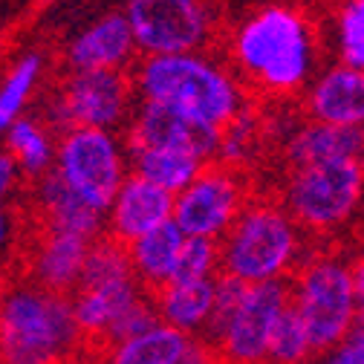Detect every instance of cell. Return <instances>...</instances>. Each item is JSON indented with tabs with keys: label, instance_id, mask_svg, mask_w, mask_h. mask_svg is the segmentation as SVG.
<instances>
[{
	"label": "cell",
	"instance_id": "7c38bea8",
	"mask_svg": "<svg viewBox=\"0 0 364 364\" xmlns=\"http://www.w3.org/2000/svg\"><path fill=\"white\" fill-rule=\"evenodd\" d=\"M292 304L289 281L249 284L220 333L211 338L225 364H266L269 341Z\"/></svg>",
	"mask_w": 364,
	"mask_h": 364
},
{
	"label": "cell",
	"instance_id": "8fae6325",
	"mask_svg": "<svg viewBox=\"0 0 364 364\" xmlns=\"http://www.w3.org/2000/svg\"><path fill=\"white\" fill-rule=\"evenodd\" d=\"M252 197V182L243 168L208 162L191 186L176 194L173 220L186 237L223 240Z\"/></svg>",
	"mask_w": 364,
	"mask_h": 364
},
{
	"label": "cell",
	"instance_id": "6da1fadb",
	"mask_svg": "<svg viewBox=\"0 0 364 364\" xmlns=\"http://www.w3.org/2000/svg\"><path fill=\"white\" fill-rule=\"evenodd\" d=\"M223 58L257 99L287 102L321 70L324 43L309 12L289 0L266 4L243 15L220 38Z\"/></svg>",
	"mask_w": 364,
	"mask_h": 364
},
{
	"label": "cell",
	"instance_id": "4fadbf2b",
	"mask_svg": "<svg viewBox=\"0 0 364 364\" xmlns=\"http://www.w3.org/2000/svg\"><path fill=\"white\" fill-rule=\"evenodd\" d=\"M220 136H223L220 130H208L165 105L139 102L124 127V145L127 151L179 148V151H194L208 162H214L220 151Z\"/></svg>",
	"mask_w": 364,
	"mask_h": 364
},
{
	"label": "cell",
	"instance_id": "7402d4cb",
	"mask_svg": "<svg viewBox=\"0 0 364 364\" xmlns=\"http://www.w3.org/2000/svg\"><path fill=\"white\" fill-rule=\"evenodd\" d=\"M55 148H58V136L41 119L21 116L6 130V154H12L15 162L21 165L26 176L23 182L41 179L43 173H50L55 168Z\"/></svg>",
	"mask_w": 364,
	"mask_h": 364
},
{
	"label": "cell",
	"instance_id": "e0dca14e",
	"mask_svg": "<svg viewBox=\"0 0 364 364\" xmlns=\"http://www.w3.org/2000/svg\"><path fill=\"white\" fill-rule=\"evenodd\" d=\"M327 159H364V127H333L306 119L284 136V168Z\"/></svg>",
	"mask_w": 364,
	"mask_h": 364
},
{
	"label": "cell",
	"instance_id": "cb8c5ba5",
	"mask_svg": "<svg viewBox=\"0 0 364 364\" xmlns=\"http://www.w3.org/2000/svg\"><path fill=\"white\" fill-rule=\"evenodd\" d=\"M41 55L29 53L12 64V70L0 81V133H6L29 105L35 87L41 81Z\"/></svg>",
	"mask_w": 364,
	"mask_h": 364
},
{
	"label": "cell",
	"instance_id": "1f68e13d",
	"mask_svg": "<svg viewBox=\"0 0 364 364\" xmlns=\"http://www.w3.org/2000/svg\"><path fill=\"white\" fill-rule=\"evenodd\" d=\"M324 364H327V361H324Z\"/></svg>",
	"mask_w": 364,
	"mask_h": 364
},
{
	"label": "cell",
	"instance_id": "ac0fdd59",
	"mask_svg": "<svg viewBox=\"0 0 364 364\" xmlns=\"http://www.w3.org/2000/svg\"><path fill=\"white\" fill-rule=\"evenodd\" d=\"M217 278L186 281V284L171 281L162 289L151 292L154 306L159 312V321L188 336H205L211 315H214V304H217Z\"/></svg>",
	"mask_w": 364,
	"mask_h": 364
},
{
	"label": "cell",
	"instance_id": "3957f363",
	"mask_svg": "<svg viewBox=\"0 0 364 364\" xmlns=\"http://www.w3.org/2000/svg\"><path fill=\"white\" fill-rule=\"evenodd\" d=\"M84 336L70 295L18 272L0 275V364H81Z\"/></svg>",
	"mask_w": 364,
	"mask_h": 364
},
{
	"label": "cell",
	"instance_id": "d6986e66",
	"mask_svg": "<svg viewBox=\"0 0 364 364\" xmlns=\"http://www.w3.org/2000/svg\"><path fill=\"white\" fill-rule=\"evenodd\" d=\"M191 338L194 336L159 321L139 336H130L102 350L84 364H182L191 347Z\"/></svg>",
	"mask_w": 364,
	"mask_h": 364
},
{
	"label": "cell",
	"instance_id": "5b68a950",
	"mask_svg": "<svg viewBox=\"0 0 364 364\" xmlns=\"http://www.w3.org/2000/svg\"><path fill=\"white\" fill-rule=\"evenodd\" d=\"M275 200L312 240H327L364 214V159L287 168Z\"/></svg>",
	"mask_w": 364,
	"mask_h": 364
},
{
	"label": "cell",
	"instance_id": "9a60e30c",
	"mask_svg": "<svg viewBox=\"0 0 364 364\" xmlns=\"http://www.w3.org/2000/svg\"><path fill=\"white\" fill-rule=\"evenodd\" d=\"M304 116L333 127H364V70L327 64L301 96Z\"/></svg>",
	"mask_w": 364,
	"mask_h": 364
},
{
	"label": "cell",
	"instance_id": "d4e9b609",
	"mask_svg": "<svg viewBox=\"0 0 364 364\" xmlns=\"http://www.w3.org/2000/svg\"><path fill=\"white\" fill-rule=\"evenodd\" d=\"M312 355H318L312 347V338H309L304 321L298 318V312L289 304L287 312L281 315L278 327H275V336L269 341L266 364H309Z\"/></svg>",
	"mask_w": 364,
	"mask_h": 364
},
{
	"label": "cell",
	"instance_id": "f1b7e54d",
	"mask_svg": "<svg viewBox=\"0 0 364 364\" xmlns=\"http://www.w3.org/2000/svg\"><path fill=\"white\" fill-rule=\"evenodd\" d=\"M353 272H355V287H358V298H361V306H364V252L353 260Z\"/></svg>",
	"mask_w": 364,
	"mask_h": 364
},
{
	"label": "cell",
	"instance_id": "83f0119b",
	"mask_svg": "<svg viewBox=\"0 0 364 364\" xmlns=\"http://www.w3.org/2000/svg\"><path fill=\"white\" fill-rule=\"evenodd\" d=\"M21 176H23L21 165L15 162L12 154L4 151V154H0V203H6L21 188Z\"/></svg>",
	"mask_w": 364,
	"mask_h": 364
},
{
	"label": "cell",
	"instance_id": "277c9868",
	"mask_svg": "<svg viewBox=\"0 0 364 364\" xmlns=\"http://www.w3.org/2000/svg\"><path fill=\"white\" fill-rule=\"evenodd\" d=\"M309 235L272 197H252L220 240V275L243 284L289 281L312 255Z\"/></svg>",
	"mask_w": 364,
	"mask_h": 364
},
{
	"label": "cell",
	"instance_id": "44dd1931",
	"mask_svg": "<svg viewBox=\"0 0 364 364\" xmlns=\"http://www.w3.org/2000/svg\"><path fill=\"white\" fill-rule=\"evenodd\" d=\"M130 173L151 179L154 186L179 194L186 191L191 182L200 176V171L208 165L205 156L194 151H179V148H142V151H127Z\"/></svg>",
	"mask_w": 364,
	"mask_h": 364
},
{
	"label": "cell",
	"instance_id": "7a4b0ae2",
	"mask_svg": "<svg viewBox=\"0 0 364 364\" xmlns=\"http://www.w3.org/2000/svg\"><path fill=\"white\" fill-rule=\"evenodd\" d=\"M133 84L139 102L165 105L208 130H225L246 110H252V93L217 53L186 55H148L139 58Z\"/></svg>",
	"mask_w": 364,
	"mask_h": 364
},
{
	"label": "cell",
	"instance_id": "9c48e42d",
	"mask_svg": "<svg viewBox=\"0 0 364 364\" xmlns=\"http://www.w3.org/2000/svg\"><path fill=\"white\" fill-rule=\"evenodd\" d=\"M136 99L139 93H136L133 73H64L53 90L47 124L58 133L70 127H99L116 133L119 127H127L136 110Z\"/></svg>",
	"mask_w": 364,
	"mask_h": 364
},
{
	"label": "cell",
	"instance_id": "5bb4252c",
	"mask_svg": "<svg viewBox=\"0 0 364 364\" xmlns=\"http://www.w3.org/2000/svg\"><path fill=\"white\" fill-rule=\"evenodd\" d=\"M139 61L133 29L124 12H107L75 32L64 50L67 73H87V70H116L130 73Z\"/></svg>",
	"mask_w": 364,
	"mask_h": 364
},
{
	"label": "cell",
	"instance_id": "f546056e",
	"mask_svg": "<svg viewBox=\"0 0 364 364\" xmlns=\"http://www.w3.org/2000/svg\"><path fill=\"white\" fill-rule=\"evenodd\" d=\"M9 235H12V214L0 205V246H6Z\"/></svg>",
	"mask_w": 364,
	"mask_h": 364
},
{
	"label": "cell",
	"instance_id": "8992f818",
	"mask_svg": "<svg viewBox=\"0 0 364 364\" xmlns=\"http://www.w3.org/2000/svg\"><path fill=\"white\" fill-rule=\"evenodd\" d=\"M292 309L304 321L318 355L333 353L355 327L361 298L353 263L338 252H312L289 278Z\"/></svg>",
	"mask_w": 364,
	"mask_h": 364
},
{
	"label": "cell",
	"instance_id": "603a6c76",
	"mask_svg": "<svg viewBox=\"0 0 364 364\" xmlns=\"http://www.w3.org/2000/svg\"><path fill=\"white\" fill-rule=\"evenodd\" d=\"M327 38L336 61L364 70V0H333Z\"/></svg>",
	"mask_w": 364,
	"mask_h": 364
},
{
	"label": "cell",
	"instance_id": "484cf974",
	"mask_svg": "<svg viewBox=\"0 0 364 364\" xmlns=\"http://www.w3.org/2000/svg\"><path fill=\"white\" fill-rule=\"evenodd\" d=\"M220 275V240L208 237H186L173 269V281H208Z\"/></svg>",
	"mask_w": 364,
	"mask_h": 364
},
{
	"label": "cell",
	"instance_id": "ffe728a7",
	"mask_svg": "<svg viewBox=\"0 0 364 364\" xmlns=\"http://www.w3.org/2000/svg\"><path fill=\"white\" fill-rule=\"evenodd\" d=\"M182 243H186V232L176 225V220H168L159 229L142 235L139 240H133L127 246L136 278H139V284L148 292H156L173 281V269H176Z\"/></svg>",
	"mask_w": 364,
	"mask_h": 364
},
{
	"label": "cell",
	"instance_id": "30bf717a",
	"mask_svg": "<svg viewBox=\"0 0 364 364\" xmlns=\"http://www.w3.org/2000/svg\"><path fill=\"white\" fill-rule=\"evenodd\" d=\"M18 217V252H15V266L12 272L29 278L32 284L58 292V295H75L84 263L90 255V246L96 240H87L73 232L53 229L47 223H38L35 217L23 214L15 208Z\"/></svg>",
	"mask_w": 364,
	"mask_h": 364
},
{
	"label": "cell",
	"instance_id": "4dcf8cb0",
	"mask_svg": "<svg viewBox=\"0 0 364 364\" xmlns=\"http://www.w3.org/2000/svg\"><path fill=\"white\" fill-rule=\"evenodd\" d=\"M355 229H358V240L364 243V214H361V220L355 223Z\"/></svg>",
	"mask_w": 364,
	"mask_h": 364
},
{
	"label": "cell",
	"instance_id": "4316f807",
	"mask_svg": "<svg viewBox=\"0 0 364 364\" xmlns=\"http://www.w3.org/2000/svg\"><path fill=\"white\" fill-rule=\"evenodd\" d=\"M327 364H364V306L358 312L353 333L333 353H327Z\"/></svg>",
	"mask_w": 364,
	"mask_h": 364
},
{
	"label": "cell",
	"instance_id": "ba28073f",
	"mask_svg": "<svg viewBox=\"0 0 364 364\" xmlns=\"http://www.w3.org/2000/svg\"><path fill=\"white\" fill-rule=\"evenodd\" d=\"M53 171L75 197L107 214L119 188L130 176L127 145L113 130L70 127L58 133Z\"/></svg>",
	"mask_w": 364,
	"mask_h": 364
},
{
	"label": "cell",
	"instance_id": "52a82bcc",
	"mask_svg": "<svg viewBox=\"0 0 364 364\" xmlns=\"http://www.w3.org/2000/svg\"><path fill=\"white\" fill-rule=\"evenodd\" d=\"M139 55L208 53L223 38L214 0H124Z\"/></svg>",
	"mask_w": 364,
	"mask_h": 364
},
{
	"label": "cell",
	"instance_id": "2e32d148",
	"mask_svg": "<svg viewBox=\"0 0 364 364\" xmlns=\"http://www.w3.org/2000/svg\"><path fill=\"white\" fill-rule=\"evenodd\" d=\"M173 205H176V194L154 186L151 179L130 173L124 186L119 188L113 205L107 208L105 235L130 246L142 235L159 229L162 223L173 220Z\"/></svg>",
	"mask_w": 364,
	"mask_h": 364
}]
</instances>
